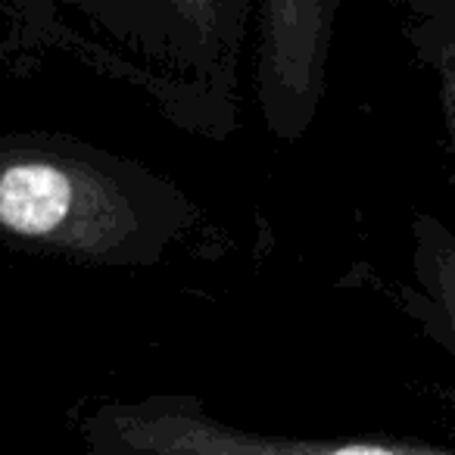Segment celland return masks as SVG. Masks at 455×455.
I'll use <instances>...</instances> for the list:
<instances>
[{
  "label": "cell",
  "instance_id": "1",
  "mask_svg": "<svg viewBox=\"0 0 455 455\" xmlns=\"http://www.w3.org/2000/svg\"><path fill=\"white\" fill-rule=\"evenodd\" d=\"M69 206V178L53 165L26 163L0 175V221L16 235H47L63 225Z\"/></svg>",
  "mask_w": 455,
  "mask_h": 455
},
{
  "label": "cell",
  "instance_id": "2",
  "mask_svg": "<svg viewBox=\"0 0 455 455\" xmlns=\"http://www.w3.org/2000/svg\"><path fill=\"white\" fill-rule=\"evenodd\" d=\"M331 455H403V452H393V449H384V446H343V449H334Z\"/></svg>",
  "mask_w": 455,
  "mask_h": 455
}]
</instances>
